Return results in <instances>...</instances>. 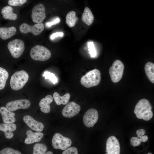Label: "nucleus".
<instances>
[{
    "label": "nucleus",
    "mask_w": 154,
    "mask_h": 154,
    "mask_svg": "<svg viewBox=\"0 0 154 154\" xmlns=\"http://www.w3.org/2000/svg\"><path fill=\"white\" fill-rule=\"evenodd\" d=\"M144 69L146 75L149 80L154 83V64L148 62L145 64Z\"/></svg>",
    "instance_id": "nucleus-23"
},
{
    "label": "nucleus",
    "mask_w": 154,
    "mask_h": 154,
    "mask_svg": "<svg viewBox=\"0 0 154 154\" xmlns=\"http://www.w3.org/2000/svg\"><path fill=\"white\" fill-rule=\"evenodd\" d=\"M30 54L34 60L45 61L50 58L51 53L46 47L42 45H37L31 49Z\"/></svg>",
    "instance_id": "nucleus-4"
},
{
    "label": "nucleus",
    "mask_w": 154,
    "mask_h": 154,
    "mask_svg": "<svg viewBox=\"0 0 154 154\" xmlns=\"http://www.w3.org/2000/svg\"><path fill=\"white\" fill-rule=\"evenodd\" d=\"M17 30L15 27L12 26L8 27H0V37L3 40L10 38L16 34Z\"/></svg>",
    "instance_id": "nucleus-19"
},
{
    "label": "nucleus",
    "mask_w": 154,
    "mask_h": 154,
    "mask_svg": "<svg viewBox=\"0 0 154 154\" xmlns=\"http://www.w3.org/2000/svg\"><path fill=\"white\" fill-rule=\"evenodd\" d=\"M62 154H78V150L75 147H71L64 150Z\"/></svg>",
    "instance_id": "nucleus-31"
},
{
    "label": "nucleus",
    "mask_w": 154,
    "mask_h": 154,
    "mask_svg": "<svg viewBox=\"0 0 154 154\" xmlns=\"http://www.w3.org/2000/svg\"><path fill=\"white\" fill-rule=\"evenodd\" d=\"M8 77V72L4 68L0 67V90L5 88Z\"/></svg>",
    "instance_id": "nucleus-25"
},
{
    "label": "nucleus",
    "mask_w": 154,
    "mask_h": 154,
    "mask_svg": "<svg viewBox=\"0 0 154 154\" xmlns=\"http://www.w3.org/2000/svg\"><path fill=\"white\" fill-rule=\"evenodd\" d=\"M63 35L62 32H57L53 33L50 36V38L51 40L54 39L56 37L58 36H62Z\"/></svg>",
    "instance_id": "nucleus-34"
},
{
    "label": "nucleus",
    "mask_w": 154,
    "mask_h": 154,
    "mask_svg": "<svg viewBox=\"0 0 154 154\" xmlns=\"http://www.w3.org/2000/svg\"><path fill=\"white\" fill-rule=\"evenodd\" d=\"M148 139V136L146 135L141 137H133L131 139L130 142L132 146L136 147L140 145L141 142H146Z\"/></svg>",
    "instance_id": "nucleus-27"
},
{
    "label": "nucleus",
    "mask_w": 154,
    "mask_h": 154,
    "mask_svg": "<svg viewBox=\"0 0 154 154\" xmlns=\"http://www.w3.org/2000/svg\"><path fill=\"white\" fill-rule=\"evenodd\" d=\"M43 76L44 77L45 79H48L54 84L58 82V79L56 77L53 73L46 71L44 72Z\"/></svg>",
    "instance_id": "nucleus-28"
},
{
    "label": "nucleus",
    "mask_w": 154,
    "mask_h": 154,
    "mask_svg": "<svg viewBox=\"0 0 154 154\" xmlns=\"http://www.w3.org/2000/svg\"><path fill=\"white\" fill-rule=\"evenodd\" d=\"M60 19H56L54 21L51 23H48L46 24V26L48 27L50 26L56 24L58 23L60 21Z\"/></svg>",
    "instance_id": "nucleus-35"
},
{
    "label": "nucleus",
    "mask_w": 154,
    "mask_h": 154,
    "mask_svg": "<svg viewBox=\"0 0 154 154\" xmlns=\"http://www.w3.org/2000/svg\"><path fill=\"white\" fill-rule=\"evenodd\" d=\"M147 154H152L151 153H148Z\"/></svg>",
    "instance_id": "nucleus-37"
},
{
    "label": "nucleus",
    "mask_w": 154,
    "mask_h": 154,
    "mask_svg": "<svg viewBox=\"0 0 154 154\" xmlns=\"http://www.w3.org/2000/svg\"><path fill=\"white\" fill-rule=\"evenodd\" d=\"M44 154H53V153L52 152L49 151L46 153H45Z\"/></svg>",
    "instance_id": "nucleus-36"
},
{
    "label": "nucleus",
    "mask_w": 154,
    "mask_h": 154,
    "mask_svg": "<svg viewBox=\"0 0 154 154\" xmlns=\"http://www.w3.org/2000/svg\"><path fill=\"white\" fill-rule=\"evenodd\" d=\"M0 154H22L19 151L13 148L7 147L4 148L0 151Z\"/></svg>",
    "instance_id": "nucleus-29"
},
{
    "label": "nucleus",
    "mask_w": 154,
    "mask_h": 154,
    "mask_svg": "<svg viewBox=\"0 0 154 154\" xmlns=\"http://www.w3.org/2000/svg\"><path fill=\"white\" fill-rule=\"evenodd\" d=\"M105 154H108V153H107L106 152V153H105Z\"/></svg>",
    "instance_id": "nucleus-38"
},
{
    "label": "nucleus",
    "mask_w": 154,
    "mask_h": 154,
    "mask_svg": "<svg viewBox=\"0 0 154 154\" xmlns=\"http://www.w3.org/2000/svg\"><path fill=\"white\" fill-rule=\"evenodd\" d=\"M53 96L55 102L58 105L66 104L68 103L70 97L69 93H66L61 96L57 92H54Z\"/></svg>",
    "instance_id": "nucleus-21"
},
{
    "label": "nucleus",
    "mask_w": 154,
    "mask_h": 154,
    "mask_svg": "<svg viewBox=\"0 0 154 154\" xmlns=\"http://www.w3.org/2000/svg\"><path fill=\"white\" fill-rule=\"evenodd\" d=\"M72 143V141L70 138L65 137L58 133L55 134L52 139V145L53 148L62 150H64L69 148Z\"/></svg>",
    "instance_id": "nucleus-6"
},
{
    "label": "nucleus",
    "mask_w": 154,
    "mask_h": 154,
    "mask_svg": "<svg viewBox=\"0 0 154 154\" xmlns=\"http://www.w3.org/2000/svg\"><path fill=\"white\" fill-rule=\"evenodd\" d=\"M80 109V105L72 101L68 103L64 107L62 111V114L65 117L71 118L77 115Z\"/></svg>",
    "instance_id": "nucleus-11"
},
{
    "label": "nucleus",
    "mask_w": 154,
    "mask_h": 154,
    "mask_svg": "<svg viewBox=\"0 0 154 154\" xmlns=\"http://www.w3.org/2000/svg\"><path fill=\"white\" fill-rule=\"evenodd\" d=\"M30 102L27 99H20L10 102L6 105V108L9 111H14L20 109H27L31 105Z\"/></svg>",
    "instance_id": "nucleus-13"
},
{
    "label": "nucleus",
    "mask_w": 154,
    "mask_h": 154,
    "mask_svg": "<svg viewBox=\"0 0 154 154\" xmlns=\"http://www.w3.org/2000/svg\"><path fill=\"white\" fill-rule=\"evenodd\" d=\"M77 19L75 12L73 11H70L66 17V23L69 27H73L75 26Z\"/></svg>",
    "instance_id": "nucleus-24"
},
{
    "label": "nucleus",
    "mask_w": 154,
    "mask_h": 154,
    "mask_svg": "<svg viewBox=\"0 0 154 154\" xmlns=\"http://www.w3.org/2000/svg\"><path fill=\"white\" fill-rule=\"evenodd\" d=\"M27 1L26 0H9L8 1V4L9 5L12 6H21Z\"/></svg>",
    "instance_id": "nucleus-30"
},
{
    "label": "nucleus",
    "mask_w": 154,
    "mask_h": 154,
    "mask_svg": "<svg viewBox=\"0 0 154 154\" xmlns=\"http://www.w3.org/2000/svg\"><path fill=\"white\" fill-rule=\"evenodd\" d=\"M31 17L34 23H42L46 17L45 8L43 4L38 3L34 7L32 11Z\"/></svg>",
    "instance_id": "nucleus-8"
},
{
    "label": "nucleus",
    "mask_w": 154,
    "mask_h": 154,
    "mask_svg": "<svg viewBox=\"0 0 154 154\" xmlns=\"http://www.w3.org/2000/svg\"><path fill=\"white\" fill-rule=\"evenodd\" d=\"M98 118L97 111L94 108L88 110L85 113L83 117V122L88 127H93L97 122Z\"/></svg>",
    "instance_id": "nucleus-10"
},
{
    "label": "nucleus",
    "mask_w": 154,
    "mask_h": 154,
    "mask_svg": "<svg viewBox=\"0 0 154 154\" xmlns=\"http://www.w3.org/2000/svg\"><path fill=\"white\" fill-rule=\"evenodd\" d=\"M17 128L15 124L13 123H0V131L4 132L5 137L10 139L14 136L12 132L15 131Z\"/></svg>",
    "instance_id": "nucleus-16"
},
{
    "label": "nucleus",
    "mask_w": 154,
    "mask_h": 154,
    "mask_svg": "<svg viewBox=\"0 0 154 154\" xmlns=\"http://www.w3.org/2000/svg\"><path fill=\"white\" fill-rule=\"evenodd\" d=\"M27 137L25 139V143L27 144H32L40 141L44 136L41 132H33L31 130H28L26 132Z\"/></svg>",
    "instance_id": "nucleus-15"
},
{
    "label": "nucleus",
    "mask_w": 154,
    "mask_h": 154,
    "mask_svg": "<svg viewBox=\"0 0 154 154\" xmlns=\"http://www.w3.org/2000/svg\"><path fill=\"white\" fill-rule=\"evenodd\" d=\"M29 78L28 74L24 70L16 72L11 77L10 85L11 88L16 91L20 90L27 82Z\"/></svg>",
    "instance_id": "nucleus-3"
},
{
    "label": "nucleus",
    "mask_w": 154,
    "mask_h": 154,
    "mask_svg": "<svg viewBox=\"0 0 154 154\" xmlns=\"http://www.w3.org/2000/svg\"><path fill=\"white\" fill-rule=\"evenodd\" d=\"M7 47L12 56L15 58L20 57L25 50L24 42L19 39H15L9 42Z\"/></svg>",
    "instance_id": "nucleus-7"
},
{
    "label": "nucleus",
    "mask_w": 154,
    "mask_h": 154,
    "mask_svg": "<svg viewBox=\"0 0 154 154\" xmlns=\"http://www.w3.org/2000/svg\"><path fill=\"white\" fill-rule=\"evenodd\" d=\"M106 148V152L108 154H120V145L118 140L114 136H111L107 139Z\"/></svg>",
    "instance_id": "nucleus-12"
},
{
    "label": "nucleus",
    "mask_w": 154,
    "mask_h": 154,
    "mask_svg": "<svg viewBox=\"0 0 154 154\" xmlns=\"http://www.w3.org/2000/svg\"><path fill=\"white\" fill-rule=\"evenodd\" d=\"M44 25L43 23L36 24L30 26L26 23L21 24L19 27L20 32L23 34L31 33L35 35L40 34L43 31Z\"/></svg>",
    "instance_id": "nucleus-9"
},
{
    "label": "nucleus",
    "mask_w": 154,
    "mask_h": 154,
    "mask_svg": "<svg viewBox=\"0 0 154 154\" xmlns=\"http://www.w3.org/2000/svg\"><path fill=\"white\" fill-rule=\"evenodd\" d=\"M101 80L100 71L97 69H94L82 76L80 79V82L84 87L90 88L98 85L100 83Z\"/></svg>",
    "instance_id": "nucleus-2"
},
{
    "label": "nucleus",
    "mask_w": 154,
    "mask_h": 154,
    "mask_svg": "<svg viewBox=\"0 0 154 154\" xmlns=\"http://www.w3.org/2000/svg\"><path fill=\"white\" fill-rule=\"evenodd\" d=\"M89 50L92 57H95L96 55V52L94 48L93 44L92 42H90L88 45Z\"/></svg>",
    "instance_id": "nucleus-32"
},
{
    "label": "nucleus",
    "mask_w": 154,
    "mask_h": 154,
    "mask_svg": "<svg viewBox=\"0 0 154 154\" xmlns=\"http://www.w3.org/2000/svg\"><path fill=\"white\" fill-rule=\"evenodd\" d=\"M146 131L143 129H140L137 130L136 131V134L137 137L143 136L145 133Z\"/></svg>",
    "instance_id": "nucleus-33"
},
{
    "label": "nucleus",
    "mask_w": 154,
    "mask_h": 154,
    "mask_svg": "<svg viewBox=\"0 0 154 154\" xmlns=\"http://www.w3.org/2000/svg\"><path fill=\"white\" fill-rule=\"evenodd\" d=\"M0 113L4 123H13L16 121L14 113L9 110L6 107L2 106L0 108Z\"/></svg>",
    "instance_id": "nucleus-17"
},
{
    "label": "nucleus",
    "mask_w": 154,
    "mask_h": 154,
    "mask_svg": "<svg viewBox=\"0 0 154 154\" xmlns=\"http://www.w3.org/2000/svg\"><path fill=\"white\" fill-rule=\"evenodd\" d=\"M94 19V16L91 10L88 7H85L82 16L83 22L89 26L92 23Z\"/></svg>",
    "instance_id": "nucleus-22"
},
{
    "label": "nucleus",
    "mask_w": 154,
    "mask_h": 154,
    "mask_svg": "<svg viewBox=\"0 0 154 154\" xmlns=\"http://www.w3.org/2000/svg\"><path fill=\"white\" fill-rule=\"evenodd\" d=\"M13 9L11 7L7 6L2 9L1 13L5 19L15 20L17 18V15L13 12Z\"/></svg>",
    "instance_id": "nucleus-20"
},
{
    "label": "nucleus",
    "mask_w": 154,
    "mask_h": 154,
    "mask_svg": "<svg viewBox=\"0 0 154 154\" xmlns=\"http://www.w3.org/2000/svg\"><path fill=\"white\" fill-rule=\"evenodd\" d=\"M47 150V146L43 143H37L33 147V154H44Z\"/></svg>",
    "instance_id": "nucleus-26"
},
{
    "label": "nucleus",
    "mask_w": 154,
    "mask_h": 154,
    "mask_svg": "<svg viewBox=\"0 0 154 154\" xmlns=\"http://www.w3.org/2000/svg\"><path fill=\"white\" fill-rule=\"evenodd\" d=\"M134 113L137 118L146 121L151 119L153 115L152 107L149 102L145 98L140 100L137 104Z\"/></svg>",
    "instance_id": "nucleus-1"
},
{
    "label": "nucleus",
    "mask_w": 154,
    "mask_h": 154,
    "mask_svg": "<svg viewBox=\"0 0 154 154\" xmlns=\"http://www.w3.org/2000/svg\"><path fill=\"white\" fill-rule=\"evenodd\" d=\"M124 68V64L120 60L115 61L109 69V73L112 81L114 83L119 81L121 79Z\"/></svg>",
    "instance_id": "nucleus-5"
},
{
    "label": "nucleus",
    "mask_w": 154,
    "mask_h": 154,
    "mask_svg": "<svg viewBox=\"0 0 154 154\" xmlns=\"http://www.w3.org/2000/svg\"><path fill=\"white\" fill-rule=\"evenodd\" d=\"M24 122L32 129L40 132L43 129L44 124L41 122L35 120L29 115L25 116L23 118Z\"/></svg>",
    "instance_id": "nucleus-14"
},
{
    "label": "nucleus",
    "mask_w": 154,
    "mask_h": 154,
    "mask_svg": "<svg viewBox=\"0 0 154 154\" xmlns=\"http://www.w3.org/2000/svg\"><path fill=\"white\" fill-rule=\"evenodd\" d=\"M53 101V98L50 95H48L42 99L39 103V106L40 107V110L42 112L48 113L50 110V104Z\"/></svg>",
    "instance_id": "nucleus-18"
}]
</instances>
